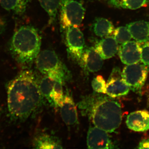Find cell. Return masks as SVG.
<instances>
[{
  "label": "cell",
  "mask_w": 149,
  "mask_h": 149,
  "mask_svg": "<svg viewBox=\"0 0 149 149\" xmlns=\"http://www.w3.org/2000/svg\"><path fill=\"white\" fill-rule=\"evenodd\" d=\"M8 107L9 112L16 118H26L39 106L42 95L39 85L32 71L19 73L8 85Z\"/></svg>",
  "instance_id": "6da1fadb"
},
{
  "label": "cell",
  "mask_w": 149,
  "mask_h": 149,
  "mask_svg": "<svg viewBox=\"0 0 149 149\" xmlns=\"http://www.w3.org/2000/svg\"><path fill=\"white\" fill-rule=\"evenodd\" d=\"M112 98L99 95L91 96L83 100L79 105L90 116L95 126L108 133L117 130L122 119L120 104Z\"/></svg>",
  "instance_id": "7a4b0ae2"
},
{
  "label": "cell",
  "mask_w": 149,
  "mask_h": 149,
  "mask_svg": "<svg viewBox=\"0 0 149 149\" xmlns=\"http://www.w3.org/2000/svg\"><path fill=\"white\" fill-rule=\"evenodd\" d=\"M41 37L38 30L30 25H24L16 30L11 39L10 50L17 61L31 63L40 54Z\"/></svg>",
  "instance_id": "3957f363"
},
{
  "label": "cell",
  "mask_w": 149,
  "mask_h": 149,
  "mask_svg": "<svg viewBox=\"0 0 149 149\" xmlns=\"http://www.w3.org/2000/svg\"><path fill=\"white\" fill-rule=\"evenodd\" d=\"M35 60L37 69L43 74L63 84L68 80L69 71L54 51H42Z\"/></svg>",
  "instance_id": "277c9868"
},
{
  "label": "cell",
  "mask_w": 149,
  "mask_h": 149,
  "mask_svg": "<svg viewBox=\"0 0 149 149\" xmlns=\"http://www.w3.org/2000/svg\"><path fill=\"white\" fill-rule=\"evenodd\" d=\"M61 30L65 31L71 27H77L83 22L85 9L83 5L75 0H59Z\"/></svg>",
  "instance_id": "5b68a950"
},
{
  "label": "cell",
  "mask_w": 149,
  "mask_h": 149,
  "mask_svg": "<svg viewBox=\"0 0 149 149\" xmlns=\"http://www.w3.org/2000/svg\"><path fill=\"white\" fill-rule=\"evenodd\" d=\"M149 71L148 66L138 63L128 65L123 68V77L130 90L140 93L145 84Z\"/></svg>",
  "instance_id": "8992f818"
},
{
  "label": "cell",
  "mask_w": 149,
  "mask_h": 149,
  "mask_svg": "<svg viewBox=\"0 0 149 149\" xmlns=\"http://www.w3.org/2000/svg\"><path fill=\"white\" fill-rule=\"evenodd\" d=\"M65 32L68 55L72 59L78 63L85 48L83 32L77 27H69Z\"/></svg>",
  "instance_id": "52a82bcc"
},
{
  "label": "cell",
  "mask_w": 149,
  "mask_h": 149,
  "mask_svg": "<svg viewBox=\"0 0 149 149\" xmlns=\"http://www.w3.org/2000/svg\"><path fill=\"white\" fill-rule=\"evenodd\" d=\"M130 88L123 77L122 72L118 68L113 69L107 83L106 94L114 98L126 95Z\"/></svg>",
  "instance_id": "ba28073f"
},
{
  "label": "cell",
  "mask_w": 149,
  "mask_h": 149,
  "mask_svg": "<svg viewBox=\"0 0 149 149\" xmlns=\"http://www.w3.org/2000/svg\"><path fill=\"white\" fill-rule=\"evenodd\" d=\"M87 142L89 149L115 148L108 132L96 126L91 127L88 130Z\"/></svg>",
  "instance_id": "9c48e42d"
},
{
  "label": "cell",
  "mask_w": 149,
  "mask_h": 149,
  "mask_svg": "<svg viewBox=\"0 0 149 149\" xmlns=\"http://www.w3.org/2000/svg\"><path fill=\"white\" fill-rule=\"evenodd\" d=\"M118 53L123 63L126 65L138 63L141 60V47L136 41H128L121 44Z\"/></svg>",
  "instance_id": "30bf717a"
},
{
  "label": "cell",
  "mask_w": 149,
  "mask_h": 149,
  "mask_svg": "<svg viewBox=\"0 0 149 149\" xmlns=\"http://www.w3.org/2000/svg\"><path fill=\"white\" fill-rule=\"evenodd\" d=\"M103 60L94 47H85L78 63L86 71L96 72L101 69Z\"/></svg>",
  "instance_id": "8fae6325"
},
{
  "label": "cell",
  "mask_w": 149,
  "mask_h": 149,
  "mask_svg": "<svg viewBox=\"0 0 149 149\" xmlns=\"http://www.w3.org/2000/svg\"><path fill=\"white\" fill-rule=\"evenodd\" d=\"M127 127L136 132L149 130V112L146 110L137 111L128 115L126 121Z\"/></svg>",
  "instance_id": "7c38bea8"
},
{
  "label": "cell",
  "mask_w": 149,
  "mask_h": 149,
  "mask_svg": "<svg viewBox=\"0 0 149 149\" xmlns=\"http://www.w3.org/2000/svg\"><path fill=\"white\" fill-rule=\"evenodd\" d=\"M61 108L63 120L67 125L72 126L78 123V115L76 106L72 96L68 93L64 96Z\"/></svg>",
  "instance_id": "4fadbf2b"
},
{
  "label": "cell",
  "mask_w": 149,
  "mask_h": 149,
  "mask_svg": "<svg viewBox=\"0 0 149 149\" xmlns=\"http://www.w3.org/2000/svg\"><path fill=\"white\" fill-rule=\"evenodd\" d=\"M94 47L103 59H107L114 56L119 48L118 43L113 36H109L97 41Z\"/></svg>",
  "instance_id": "5bb4252c"
},
{
  "label": "cell",
  "mask_w": 149,
  "mask_h": 149,
  "mask_svg": "<svg viewBox=\"0 0 149 149\" xmlns=\"http://www.w3.org/2000/svg\"><path fill=\"white\" fill-rule=\"evenodd\" d=\"M132 38L139 43L149 41V22L138 21L126 25Z\"/></svg>",
  "instance_id": "9a60e30c"
},
{
  "label": "cell",
  "mask_w": 149,
  "mask_h": 149,
  "mask_svg": "<svg viewBox=\"0 0 149 149\" xmlns=\"http://www.w3.org/2000/svg\"><path fill=\"white\" fill-rule=\"evenodd\" d=\"M92 29L95 35L103 37L109 36L113 32L114 27L111 22L107 19L98 17L94 20Z\"/></svg>",
  "instance_id": "2e32d148"
},
{
  "label": "cell",
  "mask_w": 149,
  "mask_h": 149,
  "mask_svg": "<svg viewBox=\"0 0 149 149\" xmlns=\"http://www.w3.org/2000/svg\"><path fill=\"white\" fill-rule=\"evenodd\" d=\"M30 0H0V5L6 10L20 15L25 12Z\"/></svg>",
  "instance_id": "e0dca14e"
},
{
  "label": "cell",
  "mask_w": 149,
  "mask_h": 149,
  "mask_svg": "<svg viewBox=\"0 0 149 149\" xmlns=\"http://www.w3.org/2000/svg\"><path fill=\"white\" fill-rule=\"evenodd\" d=\"M35 146L38 149H62L61 142L55 136L43 134L37 137Z\"/></svg>",
  "instance_id": "ac0fdd59"
},
{
  "label": "cell",
  "mask_w": 149,
  "mask_h": 149,
  "mask_svg": "<svg viewBox=\"0 0 149 149\" xmlns=\"http://www.w3.org/2000/svg\"><path fill=\"white\" fill-rule=\"evenodd\" d=\"M108 4L117 8L136 10L146 6L149 0H107Z\"/></svg>",
  "instance_id": "d6986e66"
},
{
  "label": "cell",
  "mask_w": 149,
  "mask_h": 149,
  "mask_svg": "<svg viewBox=\"0 0 149 149\" xmlns=\"http://www.w3.org/2000/svg\"><path fill=\"white\" fill-rule=\"evenodd\" d=\"M54 83V80L46 75L42 79L39 84V88L42 95L45 97L51 105L53 106V107H55L53 98V92Z\"/></svg>",
  "instance_id": "ffe728a7"
},
{
  "label": "cell",
  "mask_w": 149,
  "mask_h": 149,
  "mask_svg": "<svg viewBox=\"0 0 149 149\" xmlns=\"http://www.w3.org/2000/svg\"><path fill=\"white\" fill-rule=\"evenodd\" d=\"M42 7L48 13L49 24H54L59 6V0H38Z\"/></svg>",
  "instance_id": "44dd1931"
},
{
  "label": "cell",
  "mask_w": 149,
  "mask_h": 149,
  "mask_svg": "<svg viewBox=\"0 0 149 149\" xmlns=\"http://www.w3.org/2000/svg\"><path fill=\"white\" fill-rule=\"evenodd\" d=\"M113 37L116 42L119 44H123L130 41L132 38L128 28L126 27H119L114 29L113 32Z\"/></svg>",
  "instance_id": "7402d4cb"
},
{
  "label": "cell",
  "mask_w": 149,
  "mask_h": 149,
  "mask_svg": "<svg viewBox=\"0 0 149 149\" xmlns=\"http://www.w3.org/2000/svg\"><path fill=\"white\" fill-rule=\"evenodd\" d=\"M63 85V84L61 82L55 81L53 92V98L55 107H61L64 99Z\"/></svg>",
  "instance_id": "603a6c76"
},
{
  "label": "cell",
  "mask_w": 149,
  "mask_h": 149,
  "mask_svg": "<svg viewBox=\"0 0 149 149\" xmlns=\"http://www.w3.org/2000/svg\"><path fill=\"white\" fill-rule=\"evenodd\" d=\"M92 86L96 93L106 94L107 83L101 75H98L93 79Z\"/></svg>",
  "instance_id": "cb8c5ba5"
},
{
  "label": "cell",
  "mask_w": 149,
  "mask_h": 149,
  "mask_svg": "<svg viewBox=\"0 0 149 149\" xmlns=\"http://www.w3.org/2000/svg\"><path fill=\"white\" fill-rule=\"evenodd\" d=\"M144 43L141 47V61L143 64L149 66V41Z\"/></svg>",
  "instance_id": "d4e9b609"
},
{
  "label": "cell",
  "mask_w": 149,
  "mask_h": 149,
  "mask_svg": "<svg viewBox=\"0 0 149 149\" xmlns=\"http://www.w3.org/2000/svg\"><path fill=\"white\" fill-rule=\"evenodd\" d=\"M139 149H149V139L142 140L138 147Z\"/></svg>",
  "instance_id": "484cf974"
},
{
  "label": "cell",
  "mask_w": 149,
  "mask_h": 149,
  "mask_svg": "<svg viewBox=\"0 0 149 149\" xmlns=\"http://www.w3.org/2000/svg\"><path fill=\"white\" fill-rule=\"evenodd\" d=\"M3 30V25L0 23V34L1 33Z\"/></svg>",
  "instance_id": "4316f807"
}]
</instances>
